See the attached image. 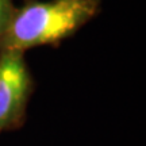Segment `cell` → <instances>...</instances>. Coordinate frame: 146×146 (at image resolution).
I'll return each instance as SVG.
<instances>
[{"instance_id": "3", "label": "cell", "mask_w": 146, "mask_h": 146, "mask_svg": "<svg viewBox=\"0 0 146 146\" xmlns=\"http://www.w3.org/2000/svg\"><path fill=\"white\" fill-rule=\"evenodd\" d=\"M14 12L15 10L12 5V0H0V38L7 30Z\"/></svg>"}, {"instance_id": "1", "label": "cell", "mask_w": 146, "mask_h": 146, "mask_svg": "<svg viewBox=\"0 0 146 146\" xmlns=\"http://www.w3.org/2000/svg\"><path fill=\"white\" fill-rule=\"evenodd\" d=\"M98 12L96 0L31 1L14 12L0 38L1 52L23 53L72 35Z\"/></svg>"}, {"instance_id": "2", "label": "cell", "mask_w": 146, "mask_h": 146, "mask_svg": "<svg viewBox=\"0 0 146 146\" xmlns=\"http://www.w3.org/2000/svg\"><path fill=\"white\" fill-rule=\"evenodd\" d=\"M31 89L23 53L0 54V133L21 119Z\"/></svg>"}]
</instances>
